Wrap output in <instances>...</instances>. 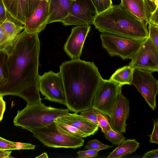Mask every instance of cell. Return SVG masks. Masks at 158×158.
<instances>
[{
    "instance_id": "6da1fadb",
    "label": "cell",
    "mask_w": 158,
    "mask_h": 158,
    "mask_svg": "<svg viewBox=\"0 0 158 158\" xmlns=\"http://www.w3.org/2000/svg\"><path fill=\"white\" fill-rule=\"evenodd\" d=\"M38 35L24 30L6 53L8 77L6 83L0 87V96H18L25 100L27 105L42 102L38 72L40 51Z\"/></svg>"
},
{
    "instance_id": "7a4b0ae2",
    "label": "cell",
    "mask_w": 158,
    "mask_h": 158,
    "mask_svg": "<svg viewBox=\"0 0 158 158\" xmlns=\"http://www.w3.org/2000/svg\"><path fill=\"white\" fill-rule=\"evenodd\" d=\"M60 69L68 109L77 113L91 108L103 79L94 62L71 59L62 63Z\"/></svg>"
},
{
    "instance_id": "3957f363",
    "label": "cell",
    "mask_w": 158,
    "mask_h": 158,
    "mask_svg": "<svg viewBox=\"0 0 158 158\" xmlns=\"http://www.w3.org/2000/svg\"><path fill=\"white\" fill-rule=\"evenodd\" d=\"M147 24L120 4L98 14L93 25L102 33L142 42L149 36Z\"/></svg>"
},
{
    "instance_id": "277c9868",
    "label": "cell",
    "mask_w": 158,
    "mask_h": 158,
    "mask_svg": "<svg viewBox=\"0 0 158 158\" xmlns=\"http://www.w3.org/2000/svg\"><path fill=\"white\" fill-rule=\"evenodd\" d=\"M68 109L46 106L42 102L30 105L18 110L13 122L15 126L29 129L47 126L61 117L67 115Z\"/></svg>"
},
{
    "instance_id": "5b68a950",
    "label": "cell",
    "mask_w": 158,
    "mask_h": 158,
    "mask_svg": "<svg viewBox=\"0 0 158 158\" xmlns=\"http://www.w3.org/2000/svg\"><path fill=\"white\" fill-rule=\"evenodd\" d=\"M28 131L45 146L53 148L76 149L84 145L82 138L73 135L62 129L55 121L46 126Z\"/></svg>"
},
{
    "instance_id": "8992f818",
    "label": "cell",
    "mask_w": 158,
    "mask_h": 158,
    "mask_svg": "<svg viewBox=\"0 0 158 158\" xmlns=\"http://www.w3.org/2000/svg\"><path fill=\"white\" fill-rule=\"evenodd\" d=\"M123 85L110 79H103L94 98L92 107L111 117L114 106Z\"/></svg>"
},
{
    "instance_id": "52a82bcc",
    "label": "cell",
    "mask_w": 158,
    "mask_h": 158,
    "mask_svg": "<svg viewBox=\"0 0 158 158\" xmlns=\"http://www.w3.org/2000/svg\"><path fill=\"white\" fill-rule=\"evenodd\" d=\"M100 36L102 47L109 55L118 56L123 60L131 59L142 43L106 33L101 34Z\"/></svg>"
},
{
    "instance_id": "ba28073f",
    "label": "cell",
    "mask_w": 158,
    "mask_h": 158,
    "mask_svg": "<svg viewBox=\"0 0 158 158\" xmlns=\"http://www.w3.org/2000/svg\"><path fill=\"white\" fill-rule=\"evenodd\" d=\"M98 14L91 0H73L68 15L60 22L65 26L94 24Z\"/></svg>"
},
{
    "instance_id": "9c48e42d",
    "label": "cell",
    "mask_w": 158,
    "mask_h": 158,
    "mask_svg": "<svg viewBox=\"0 0 158 158\" xmlns=\"http://www.w3.org/2000/svg\"><path fill=\"white\" fill-rule=\"evenodd\" d=\"M152 72L134 69L131 85H134L151 108H156V96L158 93V80Z\"/></svg>"
},
{
    "instance_id": "30bf717a",
    "label": "cell",
    "mask_w": 158,
    "mask_h": 158,
    "mask_svg": "<svg viewBox=\"0 0 158 158\" xmlns=\"http://www.w3.org/2000/svg\"><path fill=\"white\" fill-rule=\"evenodd\" d=\"M129 65L134 69L158 72V50L148 37L142 42Z\"/></svg>"
},
{
    "instance_id": "8fae6325",
    "label": "cell",
    "mask_w": 158,
    "mask_h": 158,
    "mask_svg": "<svg viewBox=\"0 0 158 158\" xmlns=\"http://www.w3.org/2000/svg\"><path fill=\"white\" fill-rule=\"evenodd\" d=\"M39 90L45 99L65 105L64 85L60 72L51 70L40 75Z\"/></svg>"
},
{
    "instance_id": "7c38bea8",
    "label": "cell",
    "mask_w": 158,
    "mask_h": 158,
    "mask_svg": "<svg viewBox=\"0 0 158 158\" xmlns=\"http://www.w3.org/2000/svg\"><path fill=\"white\" fill-rule=\"evenodd\" d=\"M90 27L86 24L72 28L64 47V51L71 59L80 58Z\"/></svg>"
},
{
    "instance_id": "4fadbf2b",
    "label": "cell",
    "mask_w": 158,
    "mask_h": 158,
    "mask_svg": "<svg viewBox=\"0 0 158 158\" xmlns=\"http://www.w3.org/2000/svg\"><path fill=\"white\" fill-rule=\"evenodd\" d=\"M129 110V100L122 94L121 89L118 93L112 116L109 118V122L113 130L119 133L126 132V121Z\"/></svg>"
},
{
    "instance_id": "5bb4252c",
    "label": "cell",
    "mask_w": 158,
    "mask_h": 158,
    "mask_svg": "<svg viewBox=\"0 0 158 158\" xmlns=\"http://www.w3.org/2000/svg\"><path fill=\"white\" fill-rule=\"evenodd\" d=\"M49 4L45 0H41L32 14L26 18L23 26L27 32L39 34L45 28L49 17Z\"/></svg>"
},
{
    "instance_id": "9a60e30c",
    "label": "cell",
    "mask_w": 158,
    "mask_h": 158,
    "mask_svg": "<svg viewBox=\"0 0 158 158\" xmlns=\"http://www.w3.org/2000/svg\"><path fill=\"white\" fill-rule=\"evenodd\" d=\"M77 113H69L67 115L59 118L57 120L74 126L90 135L95 133L98 131L99 126Z\"/></svg>"
},
{
    "instance_id": "2e32d148",
    "label": "cell",
    "mask_w": 158,
    "mask_h": 158,
    "mask_svg": "<svg viewBox=\"0 0 158 158\" xmlns=\"http://www.w3.org/2000/svg\"><path fill=\"white\" fill-rule=\"evenodd\" d=\"M73 0H50L48 23L61 22L68 15Z\"/></svg>"
},
{
    "instance_id": "e0dca14e",
    "label": "cell",
    "mask_w": 158,
    "mask_h": 158,
    "mask_svg": "<svg viewBox=\"0 0 158 158\" xmlns=\"http://www.w3.org/2000/svg\"><path fill=\"white\" fill-rule=\"evenodd\" d=\"M8 15L17 23L24 25L26 20L27 0H2Z\"/></svg>"
},
{
    "instance_id": "ac0fdd59",
    "label": "cell",
    "mask_w": 158,
    "mask_h": 158,
    "mask_svg": "<svg viewBox=\"0 0 158 158\" xmlns=\"http://www.w3.org/2000/svg\"><path fill=\"white\" fill-rule=\"evenodd\" d=\"M120 4L140 20L149 23L150 13L145 0H121Z\"/></svg>"
},
{
    "instance_id": "d6986e66",
    "label": "cell",
    "mask_w": 158,
    "mask_h": 158,
    "mask_svg": "<svg viewBox=\"0 0 158 158\" xmlns=\"http://www.w3.org/2000/svg\"><path fill=\"white\" fill-rule=\"evenodd\" d=\"M140 143L136 139H128L123 141L108 156V158L124 157L135 152Z\"/></svg>"
},
{
    "instance_id": "ffe728a7",
    "label": "cell",
    "mask_w": 158,
    "mask_h": 158,
    "mask_svg": "<svg viewBox=\"0 0 158 158\" xmlns=\"http://www.w3.org/2000/svg\"><path fill=\"white\" fill-rule=\"evenodd\" d=\"M134 69L127 65L117 69L111 75L109 79L123 86L131 85Z\"/></svg>"
},
{
    "instance_id": "44dd1931",
    "label": "cell",
    "mask_w": 158,
    "mask_h": 158,
    "mask_svg": "<svg viewBox=\"0 0 158 158\" xmlns=\"http://www.w3.org/2000/svg\"><path fill=\"white\" fill-rule=\"evenodd\" d=\"M11 19L8 16V18L0 26L2 27L5 33L9 38L15 40L20 32L24 29V27L22 25L15 22Z\"/></svg>"
},
{
    "instance_id": "7402d4cb",
    "label": "cell",
    "mask_w": 158,
    "mask_h": 158,
    "mask_svg": "<svg viewBox=\"0 0 158 158\" xmlns=\"http://www.w3.org/2000/svg\"><path fill=\"white\" fill-rule=\"evenodd\" d=\"M7 57L6 53L0 51V87L6 83L8 79Z\"/></svg>"
},
{
    "instance_id": "603a6c76",
    "label": "cell",
    "mask_w": 158,
    "mask_h": 158,
    "mask_svg": "<svg viewBox=\"0 0 158 158\" xmlns=\"http://www.w3.org/2000/svg\"><path fill=\"white\" fill-rule=\"evenodd\" d=\"M55 121L62 129L73 135L82 138H85L90 136L89 134L74 126L61 122L57 120Z\"/></svg>"
},
{
    "instance_id": "cb8c5ba5",
    "label": "cell",
    "mask_w": 158,
    "mask_h": 158,
    "mask_svg": "<svg viewBox=\"0 0 158 158\" xmlns=\"http://www.w3.org/2000/svg\"><path fill=\"white\" fill-rule=\"evenodd\" d=\"M105 138L113 145L118 146L126 140L122 133L115 131L112 129L104 134Z\"/></svg>"
},
{
    "instance_id": "d4e9b609",
    "label": "cell",
    "mask_w": 158,
    "mask_h": 158,
    "mask_svg": "<svg viewBox=\"0 0 158 158\" xmlns=\"http://www.w3.org/2000/svg\"><path fill=\"white\" fill-rule=\"evenodd\" d=\"M112 146L104 144L97 139L89 140L84 147L85 149H92L99 151L100 150L111 148Z\"/></svg>"
},
{
    "instance_id": "484cf974",
    "label": "cell",
    "mask_w": 158,
    "mask_h": 158,
    "mask_svg": "<svg viewBox=\"0 0 158 158\" xmlns=\"http://www.w3.org/2000/svg\"><path fill=\"white\" fill-rule=\"evenodd\" d=\"M96 7L98 14L108 9L112 6L111 0H91Z\"/></svg>"
},
{
    "instance_id": "4316f807",
    "label": "cell",
    "mask_w": 158,
    "mask_h": 158,
    "mask_svg": "<svg viewBox=\"0 0 158 158\" xmlns=\"http://www.w3.org/2000/svg\"><path fill=\"white\" fill-rule=\"evenodd\" d=\"M97 116L99 126L104 134L112 129L109 121L106 115L98 112Z\"/></svg>"
},
{
    "instance_id": "83f0119b",
    "label": "cell",
    "mask_w": 158,
    "mask_h": 158,
    "mask_svg": "<svg viewBox=\"0 0 158 158\" xmlns=\"http://www.w3.org/2000/svg\"><path fill=\"white\" fill-rule=\"evenodd\" d=\"M98 112L96 110L91 107L87 110L81 111L80 114L99 126L97 116V114Z\"/></svg>"
},
{
    "instance_id": "f1b7e54d",
    "label": "cell",
    "mask_w": 158,
    "mask_h": 158,
    "mask_svg": "<svg viewBox=\"0 0 158 158\" xmlns=\"http://www.w3.org/2000/svg\"><path fill=\"white\" fill-rule=\"evenodd\" d=\"M41 0H27L26 7V18L33 12L39 2Z\"/></svg>"
},
{
    "instance_id": "f546056e",
    "label": "cell",
    "mask_w": 158,
    "mask_h": 158,
    "mask_svg": "<svg viewBox=\"0 0 158 158\" xmlns=\"http://www.w3.org/2000/svg\"><path fill=\"white\" fill-rule=\"evenodd\" d=\"M149 36L158 50V31L153 24L148 23Z\"/></svg>"
},
{
    "instance_id": "4dcf8cb0",
    "label": "cell",
    "mask_w": 158,
    "mask_h": 158,
    "mask_svg": "<svg viewBox=\"0 0 158 158\" xmlns=\"http://www.w3.org/2000/svg\"><path fill=\"white\" fill-rule=\"evenodd\" d=\"M0 149L17 150L15 142L10 141L0 137Z\"/></svg>"
},
{
    "instance_id": "1f68e13d",
    "label": "cell",
    "mask_w": 158,
    "mask_h": 158,
    "mask_svg": "<svg viewBox=\"0 0 158 158\" xmlns=\"http://www.w3.org/2000/svg\"><path fill=\"white\" fill-rule=\"evenodd\" d=\"M98 151L95 150L88 149L87 150L79 151L77 152L79 158H90L98 156Z\"/></svg>"
},
{
    "instance_id": "d6a6232c",
    "label": "cell",
    "mask_w": 158,
    "mask_h": 158,
    "mask_svg": "<svg viewBox=\"0 0 158 158\" xmlns=\"http://www.w3.org/2000/svg\"><path fill=\"white\" fill-rule=\"evenodd\" d=\"M150 137L149 142L151 143L158 144V120H154L153 128L151 135H149Z\"/></svg>"
},
{
    "instance_id": "836d02e7",
    "label": "cell",
    "mask_w": 158,
    "mask_h": 158,
    "mask_svg": "<svg viewBox=\"0 0 158 158\" xmlns=\"http://www.w3.org/2000/svg\"><path fill=\"white\" fill-rule=\"evenodd\" d=\"M8 17V13L2 0H0V25Z\"/></svg>"
},
{
    "instance_id": "e575fe53",
    "label": "cell",
    "mask_w": 158,
    "mask_h": 158,
    "mask_svg": "<svg viewBox=\"0 0 158 158\" xmlns=\"http://www.w3.org/2000/svg\"><path fill=\"white\" fill-rule=\"evenodd\" d=\"M153 24L158 25V8L155 9L150 13L149 18V23Z\"/></svg>"
},
{
    "instance_id": "d590c367",
    "label": "cell",
    "mask_w": 158,
    "mask_h": 158,
    "mask_svg": "<svg viewBox=\"0 0 158 158\" xmlns=\"http://www.w3.org/2000/svg\"><path fill=\"white\" fill-rule=\"evenodd\" d=\"M17 150L34 149L35 146L30 143L15 142Z\"/></svg>"
},
{
    "instance_id": "8d00e7d4",
    "label": "cell",
    "mask_w": 158,
    "mask_h": 158,
    "mask_svg": "<svg viewBox=\"0 0 158 158\" xmlns=\"http://www.w3.org/2000/svg\"><path fill=\"white\" fill-rule=\"evenodd\" d=\"M143 158H158V149L148 151L143 155Z\"/></svg>"
},
{
    "instance_id": "74e56055",
    "label": "cell",
    "mask_w": 158,
    "mask_h": 158,
    "mask_svg": "<svg viewBox=\"0 0 158 158\" xmlns=\"http://www.w3.org/2000/svg\"><path fill=\"white\" fill-rule=\"evenodd\" d=\"M3 97L2 96H0V121L2 119L3 114L6 110V102L3 99Z\"/></svg>"
},
{
    "instance_id": "f35d334b",
    "label": "cell",
    "mask_w": 158,
    "mask_h": 158,
    "mask_svg": "<svg viewBox=\"0 0 158 158\" xmlns=\"http://www.w3.org/2000/svg\"><path fill=\"white\" fill-rule=\"evenodd\" d=\"M12 150L0 149V158H14L11 155Z\"/></svg>"
},
{
    "instance_id": "ab89813d",
    "label": "cell",
    "mask_w": 158,
    "mask_h": 158,
    "mask_svg": "<svg viewBox=\"0 0 158 158\" xmlns=\"http://www.w3.org/2000/svg\"><path fill=\"white\" fill-rule=\"evenodd\" d=\"M36 158H48V154L46 152H44L40 156L36 157Z\"/></svg>"
},
{
    "instance_id": "60d3db41",
    "label": "cell",
    "mask_w": 158,
    "mask_h": 158,
    "mask_svg": "<svg viewBox=\"0 0 158 158\" xmlns=\"http://www.w3.org/2000/svg\"><path fill=\"white\" fill-rule=\"evenodd\" d=\"M153 25L155 27L156 29L157 30V31H158V25H156V24H153Z\"/></svg>"
},
{
    "instance_id": "b9f144b4",
    "label": "cell",
    "mask_w": 158,
    "mask_h": 158,
    "mask_svg": "<svg viewBox=\"0 0 158 158\" xmlns=\"http://www.w3.org/2000/svg\"><path fill=\"white\" fill-rule=\"evenodd\" d=\"M46 1H47V2L49 3L50 0H45Z\"/></svg>"
}]
</instances>
